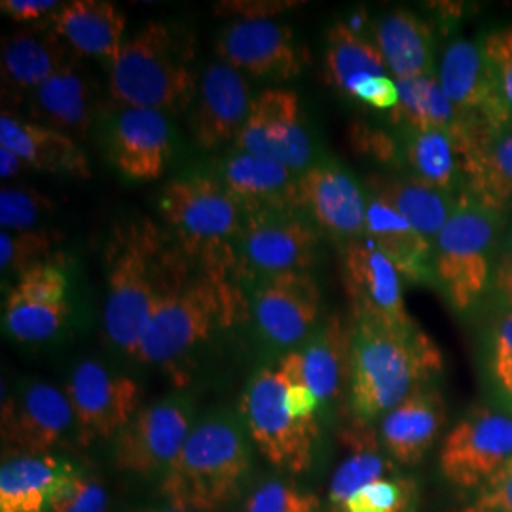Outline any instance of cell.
I'll return each mask as SVG.
<instances>
[{"label": "cell", "instance_id": "cell-1", "mask_svg": "<svg viewBox=\"0 0 512 512\" xmlns=\"http://www.w3.org/2000/svg\"><path fill=\"white\" fill-rule=\"evenodd\" d=\"M188 256L150 219L120 222L105 247L103 329L112 346L137 355L150 315L192 275Z\"/></svg>", "mask_w": 512, "mask_h": 512}, {"label": "cell", "instance_id": "cell-2", "mask_svg": "<svg viewBox=\"0 0 512 512\" xmlns=\"http://www.w3.org/2000/svg\"><path fill=\"white\" fill-rule=\"evenodd\" d=\"M439 346L416 325L387 329L351 321L349 408L353 420L372 425L420 391L442 370Z\"/></svg>", "mask_w": 512, "mask_h": 512}, {"label": "cell", "instance_id": "cell-3", "mask_svg": "<svg viewBox=\"0 0 512 512\" xmlns=\"http://www.w3.org/2000/svg\"><path fill=\"white\" fill-rule=\"evenodd\" d=\"M507 217L463 192L435 239V283L456 313H469L486 300L503 249Z\"/></svg>", "mask_w": 512, "mask_h": 512}, {"label": "cell", "instance_id": "cell-4", "mask_svg": "<svg viewBox=\"0 0 512 512\" xmlns=\"http://www.w3.org/2000/svg\"><path fill=\"white\" fill-rule=\"evenodd\" d=\"M249 471V450L234 423L203 421L167 467L162 495L179 511L215 512L238 494Z\"/></svg>", "mask_w": 512, "mask_h": 512}, {"label": "cell", "instance_id": "cell-5", "mask_svg": "<svg viewBox=\"0 0 512 512\" xmlns=\"http://www.w3.org/2000/svg\"><path fill=\"white\" fill-rule=\"evenodd\" d=\"M109 90L124 107L183 109L196 92L192 54L165 23L148 21L110 65Z\"/></svg>", "mask_w": 512, "mask_h": 512}, {"label": "cell", "instance_id": "cell-6", "mask_svg": "<svg viewBox=\"0 0 512 512\" xmlns=\"http://www.w3.org/2000/svg\"><path fill=\"white\" fill-rule=\"evenodd\" d=\"M238 311L239 300L228 281L207 274L190 277L156 306L135 359L175 366L215 330L236 323Z\"/></svg>", "mask_w": 512, "mask_h": 512}, {"label": "cell", "instance_id": "cell-7", "mask_svg": "<svg viewBox=\"0 0 512 512\" xmlns=\"http://www.w3.org/2000/svg\"><path fill=\"white\" fill-rule=\"evenodd\" d=\"M158 207L184 255L202 258L205 274L226 281L228 241L239 230V202L230 190L209 177L175 179L165 184Z\"/></svg>", "mask_w": 512, "mask_h": 512}, {"label": "cell", "instance_id": "cell-8", "mask_svg": "<svg viewBox=\"0 0 512 512\" xmlns=\"http://www.w3.org/2000/svg\"><path fill=\"white\" fill-rule=\"evenodd\" d=\"M243 416L262 456L287 473H306L319 437L317 421L300 420L279 366L262 368L243 393Z\"/></svg>", "mask_w": 512, "mask_h": 512}, {"label": "cell", "instance_id": "cell-9", "mask_svg": "<svg viewBox=\"0 0 512 512\" xmlns=\"http://www.w3.org/2000/svg\"><path fill=\"white\" fill-rule=\"evenodd\" d=\"M512 461V410L476 404L444 437L440 471L461 490H476Z\"/></svg>", "mask_w": 512, "mask_h": 512}, {"label": "cell", "instance_id": "cell-10", "mask_svg": "<svg viewBox=\"0 0 512 512\" xmlns=\"http://www.w3.org/2000/svg\"><path fill=\"white\" fill-rule=\"evenodd\" d=\"M340 270L351 321L387 329L416 327L404 304L403 275L370 239L363 236L344 245Z\"/></svg>", "mask_w": 512, "mask_h": 512}, {"label": "cell", "instance_id": "cell-11", "mask_svg": "<svg viewBox=\"0 0 512 512\" xmlns=\"http://www.w3.org/2000/svg\"><path fill=\"white\" fill-rule=\"evenodd\" d=\"M437 78L463 122L482 137L512 128L511 114L499 97L482 42L454 38L442 54Z\"/></svg>", "mask_w": 512, "mask_h": 512}, {"label": "cell", "instance_id": "cell-12", "mask_svg": "<svg viewBox=\"0 0 512 512\" xmlns=\"http://www.w3.org/2000/svg\"><path fill=\"white\" fill-rule=\"evenodd\" d=\"M80 444L116 437L139 412V385L101 363L82 361L67 384Z\"/></svg>", "mask_w": 512, "mask_h": 512}, {"label": "cell", "instance_id": "cell-13", "mask_svg": "<svg viewBox=\"0 0 512 512\" xmlns=\"http://www.w3.org/2000/svg\"><path fill=\"white\" fill-rule=\"evenodd\" d=\"M239 152L308 171L313 145L304 126L300 99L291 90L270 88L253 99L247 122L236 137Z\"/></svg>", "mask_w": 512, "mask_h": 512}, {"label": "cell", "instance_id": "cell-14", "mask_svg": "<svg viewBox=\"0 0 512 512\" xmlns=\"http://www.w3.org/2000/svg\"><path fill=\"white\" fill-rule=\"evenodd\" d=\"M73 425L69 397L44 382L21 387L2 404V444L10 458L48 456Z\"/></svg>", "mask_w": 512, "mask_h": 512}, {"label": "cell", "instance_id": "cell-15", "mask_svg": "<svg viewBox=\"0 0 512 512\" xmlns=\"http://www.w3.org/2000/svg\"><path fill=\"white\" fill-rule=\"evenodd\" d=\"M220 61L256 78L291 80L302 73L304 52L291 27L275 19H236L220 33Z\"/></svg>", "mask_w": 512, "mask_h": 512}, {"label": "cell", "instance_id": "cell-16", "mask_svg": "<svg viewBox=\"0 0 512 512\" xmlns=\"http://www.w3.org/2000/svg\"><path fill=\"white\" fill-rule=\"evenodd\" d=\"M190 435V416L183 404H152L116 435L114 459L120 469L135 475L167 471Z\"/></svg>", "mask_w": 512, "mask_h": 512}, {"label": "cell", "instance_id": "cell-17", "mask_svg": "<svg viewBox=\"0 0 512 512\" xmlns=\"http://www.w3.org/2000/svg\"><path fill=\"white\" fill-rule=\"evenodd\" d=\"M256 325L277 348H293L315 332L321 315V291L308 272L270 277L255 294Z\"/></svg>", "mask_w": 512, "mask_h": 512}, {"label": "cell", "instance_id": "cell-18", "mask_svg": "<svg viewBox=\"0 0 512 512\" xmlns=\"http://www.w3.org/2000/svg\"><path fill=\"white\" fill-rule=\"evenodd\" d=\"M294 205L306 207L332 238L348 243L365 236V192L342 165H315L304 171L296 183Z\"/></svg>", "mask_w": 512, "mask_h": 512}, {"label": "cell", "instance_id": "cell-19", "mask_svg": "<svg viewBox=\"0 0 512 512\" xmlns=\"http://www.w3.org/2000/svg\"><path fill=\"white\" fill-rule=\"evenodd\" d=\"M482 139L486 137L465 122L452 128L408 129L404 160L414 179L461 196L467 184L469 158Z\"/></svg>", "mask_w": 512, "mask_h": 512}, {"label": "cell", "instance_id": "cell-20", "mask_svg": "<svg viewBox=\"0 0 512 512\" xmlns=\"http://www.w3.org/2000/svg\"><path fill=\"white\" fill-rule=\"evenodd\" d=\"M319 236L300 220L260 213L241 234V253L249 268L274 275L306 272L315 262Z\"/></svg>", "mask_w": 512, "mask_h": 512}, {"label": "cell", "instance_id": "cell-21", "mask_svg": "<svg viewBox=\"0 0 512 512\" xmlns=\"http://www.w3.org/2000/svg\"><path fill=\"white\" fill-rule=\"evenodd\" d=\"M251 107L253 99L238 69L224 61L209 65L203 73L198 105L192 116L196 145L202 150H213L238 137Z\"/></svg>", "mask_w": 512, "mask_h": 512}, {"label": "cell", "instance_id": "cell-22", "mask_svg": "<svg viewBox=\"0 0 512 512\" xmlns=\"http://www.w3.org/2000/svg\"><path fill=\"white\" fill-rule=\"evenodd\" d=\"M110 147L112 162L129 181H158L171 158V128L164 112L124 107Z\"/></svg>", "mask_w": 512, "mask_h": 512}, {"label": "cell", "instance_id": "cell-23", "mask_svg": "<svg viewBox=\"0 0 512 512\" xmlns=\"http://www.w3.org/2000/svg\"><path fill=\"white\" fill-rule=\"evenodd\" d=\"M446 423V404L435 387H423L382 418L380 440L397 463L416 465L429 454Z\"/></svg>", "mask_w": 512, "mask_h": 512}, {"label": "cell", "instance_id": "cell-24", "mask_svg": "<svg viewBox=\"0 0 512 512\" xmlns=\"http://www.w3.org/2000/svg\"><path fill=\"white\" fill-rule=\"evenodd\" d=\"M52 29L74 54L114 63L124 46L126 16L107 0H73L50 18Z\"/></svg>", "mask_w": 512, "mask_h": 512}, {"label": "cell", "instance_id": "cell-25", "mask_svg": "<svg viewBox=\"0 0 512 512\" xmlns=\"http://www.w3.org/2000/svg\"><path fill=\"white\" fill-rule=\"evenodd\" d=\"M0 147L16 152L29 169L90 179L92 167L74 137L37 122L18 120L6 110L0 116Z\"/></svg>", "mask_w": 512, "mask_h": 512}, {"label": "cell", "instance_id": "cell-26", "mask_svg": "<svg viewBox=\"0 0 512 512\" xmlns=\"http://www.w3.org/2000/svg\"><path fill=\"white\" fill-rule=\"evenodd\" d=\"M366 238L412 283L435 281L433 243L374 194L366 196Z\"/></svg>", "mask_w": 512, "mask_h": 512}, {"label": "cell", "instance_id": "cell-27", "mask_svg": "<svg viewBox=\"0 0 512 512\" xmlns=\"http://www.w3.org/2000/svg\"><path fill=\"white\" fill-rule=\"evenodd\" d=\"M71 57L54 29H21L2 42V82L16 92H35Z\"/></svg>", "mask_w": 512, "mask_h": 512}, {"label": "cell", "instance_id": "cell-28", "mask_svg": "<svg viewBox=\"0 0 512 512\" xmlns=\"http://www.w3.org/2000/svg\"><path fill=\"white\" fill-rule=\"evenodd\" d=\"M31 116L40 126L67 135H84L92 124V86L78 61L67 63L48 78L31 97Z\"/></svg>", "mask_w": 512, "mask_h": 512}, {"label": "cell", "instance_id": "cell-29", "mask_svg": "<svg viewBox=\"0 0 512 512\" xmlns=\"http://www.w3.org/2000/svg\"><path fill=\"white\" fill-rule=\"evenodd\" d=\"M374 44L395 82L433 76L435 40L431 27L408 10H393L376 25Z\"/></svg>", "mask_w": 512, "mask_h": 512}, {"label": "cell", "instance_id": "cell-30", "mask_svg": "<svg viewBox=\"0 0 512 512\" xmlns=\"http://www.w3.org/2000/svg\"><path fill=\"white\" fill-rule=\"evenodd\" d=\"M340 442L346 448V456L330 480V512H344L353 495L395 469L384 454L382 440L368 423L353 420L340 431Z\"/></svg>", "mask_w": 512, "mask_h": 512}, {"label": "cell", "instance_id": "cell-31", "mask_svg": "<svg viewBox=\"0 0 512 512\" xmlns=\"http://www.w3.org/2000/svg\"><path fill=\"white\" fill-rule=\"evenodd\" d=\"M300 355L306 384L319 406L334 401L344 384H349L351 323L346 325L340 315H330L311 334Z\"/></svg>", "mask_w": 512, "mask_h": 512}, {"label": "cell", "instance_id": "cell-32", "mask_svg": "<svg viewBox=\"0 0 512 512\" xmlns=\"http://www.w3.org/2000/svg\"><path fill=\"white\" fill-rule=\"evenodd\" d=\"M368 194L389 203L431 243H435L459 202V196L442 192L414 177H374L368 183Z\"/></svg>", "mask_w": 512, "mask_h": 512}, {"label": "cell", "instance_id": "cell-33", "mask_svg": "<svg viewBox=\"0 0 512 512\" xmlns=\"http://www.w3.org/2000/svg\"><path fill=\"white\" fill-rule=\"evenodd\" d=\"M325 74L332 88L351 97L376 76L389 74L378 46L355 33L348 23H334L327 33ZM391 76V74H389Z\"/></svg>", "mask_w": 512, "mask_h": 512}, {"label": "cell", "instance_id": "cell-34", "mask_svg": "<svg viewBox=\"0 0 512 512\" xmlns=\"http://www.w3.org/2000/svg\"><path fill=\"white\" fill-rule=\"evenodd\" d=\"M475 202L503 215L512 209V128L497 131L476 145L463 190Z\"/></svg>", "mask_w": 512, "mask_h": 512}, {"label": "cell", "instance_id": "cell-35", "mask_svg": "<svg viewBox=\"0 0 512 512\" xmlns=\"http://www.w3.org/2000/svg\"><path fill=\"white\" fill-rule=\"evenodd\" d=\"M69 463L54 456L4 459L0 469V512H46L57 478Z\"/></svg>", "mask_w": 512, "mask_h": 512}, {"label": "cell", "instance_id": "cell-36", "mask_svg": "<svg viewBox=\"0 0 512 512\" xmlns=\"http://www.w3.org/2000/svg\"><path fill=\"white\" fill-rule=\"evenodd\" d=\"M293 169L247 152L234 154L224 167V186L238 202L294 203Z\"/></svg>", "mask_w": 512, "mask_h": 512}, {"label": "cell", "instance_id": "cell-37", "mask_svg": "<svg viewBox=\"0 0 512 512\" xmlns=\"http://www.w3.org/2000/svg\"><path fill=\"white\" fill-rule=\"evenodd\" d=\"M399 103L391 110V120L406 129L452 128L463 122L458 110L442 90L437 76L399 80Z\"/></svg>", "mask_w": 512, "mask_h": 512}, {"label": "cell", "instance_id": "cell-38", "mask_svg": "<svg viewBox=\"0 0 512 512\" xmlns=\"http://www.w3.org/2000/svg\"><path fill=\"white\" fill-rule=\"evenodd\" d=\"M482 370L497 406L512 410V310L490 304L482 332Z\"/></svg>", "mask_w": 512, "mask_h": 512}, {"label": "cell", "instance_id": "cell-39", "mask_svg": "<svg viewBox=\"0 0 512 512\" xmlns=\"http://www.w3.org/2000/svg\"><path fill=\"white\" fill-rule=\"evenodd\" d=\"M71 313L69 302H33L16 296L4 300V329L21 344L52 340Z\"/></svg>", "mask_w": 512, "mask_h": 512}, {"label": "cell", "instance_id": "cell-40", "mask_svg": "<svg viewBox=\"0 0 512 512\" xmlns=\"http://www.w3.org/2000/svg\"><path fill=\"white\" fill-rule=\"evenodd\" d=\"M46 512H109V495L97 478L69 463L55 482Z\"/></svg>", "mask_w": 512, "mask_h": 512}, {"label": "cell", "instance_id": "cell-41", "mask_svg": "<svg viewBox=\"0 0 512 512\" xmlns=\"http://www.w3.org/2000/svg\"><path fill=\"white\" fill-rule=\"evenodd\" d=\"M59 236L50 230L4 232L0 234V270L2 274L21 275L25 270L52 260Z\"/></svg>", "mask_w": 512, "mask_h": 512}, {"label": "cell", "instance_id": "cell-42", "mask_svg": "<svg viewBox=\"0 0 512 512\" xmlns=\"http://www.w3.org/2000/svg\"><path fill=\"white\" fill-rule=\"evenodd\" d=\"M54 211V202L27 186H10L0 192V224L4 232H31Z\"/></svg>", "mask_w": 512, "mask_h": 512}, {"label": "cell", "instance_id": "cell-43", "mask_svg": "<svg viewBox=\"0 0 512 512\" xmlns=\"http://www.w3.org/2000/svg\"><path fill=\"white\" fill-rule=\"evenodd\" d=\"M414 494L408 478H380L353 495L344 512H406Z\"/></svg>", "mask_w": 512, "mask_h": 512}, {"label": "cell", "instance_id": "cell-44", "mask_svg": "<svg viewBox=\"0 0 512 512\" xmlns=\"http://www.w3.org/2000/svg\"><path fill=\"white\" fill-rule=\"evenodd\" d=\"M69 281L65 270L55 262L48 260L37 264L19 275L16 285L10 289V296L33 300V302H67Z\"/></svg>", "mask_w": 512, "mask_h": 512}, {"label": "cell", "instance_id": "cell-45", "mask_svg": "<svg viewBox=\"0 0 512 512\" xmlns=\"http://www.w3.org/2000/svg\"><path fill=\"white\" fill-rule=\"evenodd\" d=\"M245 512H321V501L294 484L272 480L247 499Z\"/></svg>", "mask_w": 512, "mask_h": 512}, {"label": "cell", "instance_id": "cell-46", "mask_svg": "<svg viewBox=\"0 0 512 512\" xmlns=\"http://www.w3.org/2000/svg\"><path fill=\"white\" fill-rule=\"evenodd\" d=\"M482 50L488 59L499 97L512 118V25L490 31L482 38Z\"/></svg>", "mask_w": 512, "mask_h": 512}, {"label": "cell", "instance_id": "cell-47", "mask_svg": "<svg viewBox=\"0 0 512 512\" xmlns=\"http://www.w3.org/2000/svg\"><path fill=\"white\" fill-rule=\"evenodd\" d=\"M454 512H512V461L473 490Z\"/></svg>", "mask_w": 512, "mask_h": 512}, {"label": "cell", "instance_id": "cell-48", "mask_svg": "<svg viewBox=\"0 0 512 512\" xmlns=\"http://www.w3.org/2000/svg\"><path fill=\"white\" fill-rule=\"evenodd\" d=\"M298 0H224L215 6V12L224 18L274 19L275 16L300 6Z\"/></svg>", "mask_w": 512, "mask_h": 512}, {"label": "cell", "instance_id": "cell-49", "mask_svg": "<svg viewBox=\"0 0 512 512\" xmlns=\"http://www.w3.org/2000/svg\"><path fill=\"white\" fill-rule=\"evenodd\" d=\"M0 8L8 18L18 23H29L44 19L46 16L52 18L61 8V4L55 0H2Z\"/></svg>", "mask_w": 512, "mask_h": 512}, {"label": "cell", "instance_id": "cell-50", "mask_svg": "<svg viewBox=\"0 0 512 512\" xmlns=\"http://www.w3.org/2000/svg\"><path fill=\"white\" fill-rule=\"evenodd\" d=\"M353 145L361 152H368L382 162H391L397 154L395 141L382 131H372L365 126L353 129Z\"/></svg>", "mask_w": 512, "mask_h": 512}, {"label": "cell", "instance_id": "cell-51", "mask_svg": "<svg viewBox=\"0 0 512 512\" xmlns=\"http://www.w3.org/2000/svg\"><path fill=\"white\" fill-rule=\"evenodd\" d=\"M488 302L512 310V256L501 253L495 264L492 285L488 291Z\"/></svg>", "mask_w": 512, "mask_h": 512}, {"label": "cell", "instance_id": "cell-52", "mask_svg": "<svg viewBox=\"0 0 512 512\" xmlns=\"http://www.w3.org/2000/svg\"><path fill=\"white\" fill-rule=\"evenodd\" d=\"M21 169H29L16 152L0 147V175L2 179L16 177Z\"/></svg>", "mask_w": 512, "mask_h": 512}, {"label": "cell", "instance_id": "cell-53", "mask_svg": "<svg viewBox=\"0 0 512 512\" xmlns=\"http://www.w3.org/2000/svg\"><path fill=\"white\" fill-rule=\"evenodd\" d=\"M501 253H507V255L512 256V220L511 226L507 228V232H505V241H503V249H501Z\"/></svg>", "mask_w": 512, "mask_h": 512}, {"label": "cell", "instance_id": "cell-54", "mask_svg": "<svg viewBox=\"0 0 512 512\" xmlns=\"http://www.w3.org/2000/svg\"><path fill=\"white\" fill-rule=\"evenodd\" d=\"M145 512H186V511H179V509H167V511H145Z\"/></svg>", "mask_w": 512, "mask_h": 512}]
</instances>
